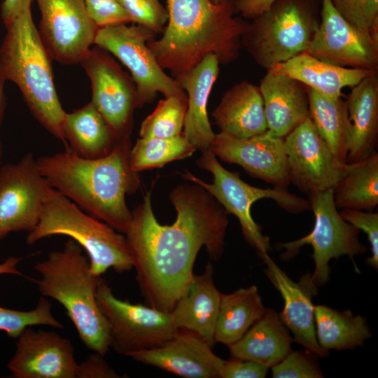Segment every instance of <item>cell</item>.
<instances>
[{"label": "cell", "instance_id": "1", "mask_svg": "<svg viewBox=\"0 0 378 378\" xmlns=\"http://www.w3.org/2000/svg\"><path fill=\"white\" fill-rule=\"evenodd\" d=\"M169 198L176 211L173 224L157 220L148 192L132 211L125 234L142 295L151 307L167 313L186 295L200 248L205 246L214 260L221 257L228 225L227 211L199 185H178Z\"/></svg>", "mask_w": 378, "mask_h": 378}, {"label": "cell", "instance_id": "2", "mask_svg": "<svg viewBox=\"0 0 378 378\" xmlns=\"http://www.w3.org/2000/svg\"><path fill=\"white\" fill-rule=\"evenodd\" d=\"M130 139L120 141L106 156L87 159L69 146L36 158L40 174L50 186L83 211L125 234L132 211L125 196L140 186L139 173L130 166Z\"/></svg>", "mask_w": 378, "mask_h": 378}, {"label": "cell", "instance_id": "3", "mask_svg": "<svg viewBox=\"0 0 378 378\" xmlns=\"http://www.w3.org/2000/svg\"><path fill=\"white\" fill-rule=\"evenodd\" d=\"M168 20L160 38L147 46L160 66L174 78L214 54L220 64L239 56L241 39L249 22L234 16L233 1L166 0Z\"/></svg>", "mask_w": 378, "mask_h": 378}, {"label": "cell", "instance_id": "4", "mask_svg": "<svg viewBox=\"0 0 378 378\" xmlns=\"http://www.w3.org/2000/svg\"><path fill=\"white\" fill-rule=\"evenodd\" d=\"M5 27L0 46V80L14 83L34 118L68 147L62 130L66 112L55 89L52 59L35 27L31 7Z\"/></svg>", "mask_w": 378, "mask_h": 378}, {"label": "cell", "instance_id": "5", "mask_svg": "<svg viewBox=\"0 0 378 378\" xmlns=\"http://www.w3.org/2000/svg\"><path fill=\"white\" fill-rule=\"evenodd\" d=\"M83 251L70 239L61 250L50 252L46 259L34 266L41 276L36 283L43 296L63 306L85 346L104 356L111 346V338L96 299L100 276L92 273L89 258Z\"/></svg>", "mask_w": 378, "mask_h": 378}, {"label": "cell", "instance_id": "6", "mask_svg": "<svg viewBox=\"0 0 378 378\" xmlns=\"http://www.w3.org/2000/svg\"><path fill=\"white\" fill-rule=\"evenodd\" d=\"M69 237L88 253L90 270L100 276L109 268L118 273L132 269L125 237L83 211L58 190H50L36 227L26 242L33 245L48 237Z\"/></svg>", "mask_w": 378, "mask_h": 378}, {"label": "cell", "instance_id": "7", "mask_svg": "<svg viewBox=\"0 0 378 378\" xmlns=\"http://www.w3.org/2000/svg\"><path fill=\"white\" fill-rule=\"evenodd\" d=\"M321 0H274L252 18L241 39L259 66L270 69L304 52L321 22Z\"/></svg>", "mask_w": 378, "mask_h": 378}, {"label": "cell", "instance_id": "8", "mask_svg": "<svg viewBox=\"0 0 378 378\" xmlns=\"http://www.w3.org/2000/svg\"><path fill=\"white\" fill-rule=\"evenodd\" d=\"M202 153L197 160L200 167L209 172L214 176L212 183H206L188 171L182 176L200 186L211 194L227 214L234 215L239 221L246 241L256 251L261 259L269 255L271 251L270 238L265 236L251 216V206L261 199H272L288 212L299 214L311 209L309 200L297 196L288 189L260 188L244 182L236 172L225 169L210 150Z\"/></svg>", "mask_w": 378, "mask_h": 378}, {"label": "cell", "instance_id": "9", "mask_svg": "<svg viewBox=\"0 0 378 378\" xmlns=\"http://www.w3.org/2000/svg\"><path fill=\"white\" fill-rule=\"evenodd\" d=\"M308 197L315 216L312 230L300 239L281 243L279 247L284 250L280 255L284 261L295 257L304 245L312 247L315 269L311 278L318 288L330 279V260L344 255L354 259L365 254L368 248L360 241L359 230L341 217L333 200L332 190Z\"/></svg>", "mask_w": 378, "mask_h": 378}, {"label": "cell", "instance_id": "10", "mask_svg": "<svg viewBox=\"0 0 378 378\" xmlns=\"http://www.w3.org/2000/svg\"><path fill=\"white\" fill-rule=\"evenodd\" d=\"M127 24L99 27L94 44L115 56L130 71L140 107L152 102L159 92L164 98L186 97L178 83L164 72L147 46L156 34L144 26Z\"/></svg>", "mask_w": 378, "mask_h": 378}, {"label": "cell", "instance_id": "11", "mask_svg": "<svg viewBox=\"0 0 378 378\" xmlns=\"http://www.w3.org/2000/svg\"><path fill=\"white\" fill-rule=\"evenodd\" d=\"M97 305L109 330L111 346L117 353L151 349L167 342L178 329L170 313L151 306L132 304L116 298L105 279L99 277Z\"/></svg>", "mask_w": 378, "mask_h": 378}, {"label": "cell", "instance_id": "12", "mask_svg": "<svg viewBox=\"0 0 378 378\" xmlns=\"http://www.w3.org/2000/svg\"><path fill=\"white\" fill-rule=\"evenodd\" d=\"M80 64L91 83V102L118 141L130 139L134 112L140 107L132 76L97 46L90 49Z\"/></svg>", "mask_w": 378, "mask_h": 378}, {"label": "cell", "instance_id": "13", "mask_svg": "<svg viewBox=\"0 0 378 378\" xmlns=\"http://www.w3.org/2000/svg\"><path fill=\"white\" fill-rule=\"evenodd\" d=\"M52 189L31 152L0 167V241L12 232L36 227Z\"/></svg>", "mask_w": 378, "mask_h": 378}, {"label": "cell", "instance_id": "14", "mask_svg": "<svg viewBox=\"0 0 378 378\" xmlns=\"http://www.w3.org/2000/svg\"><path fill=\"white\" fill-rule=\"evenodd\" d=\"M41 12L39 35L52 59L80 64L99 27L89 16L83 0H36Z\"/></svg>", "mask_w": 378, "mask_h": 378}, {"label": "cell", "instance_id": "15", "mask_svg": "<svg viewBox=\"0 0 378 378\" xmlns=\"http://www.w3.org/2000/svg\"><path fill=\"white\" fill-rule=\"evenodd\" d=\"M290 183L310 195L333 190L346 172L309 117L284 137Z\"/></svg>", "mask_w": 378, "mask_h": 378}, {"label": "cell", "instance_id": "16", "mask_svg": "<svg viewBox=\"0 0 378 378\" xmlns=\"http://www.w3.org/2000/svg\"><path fill=\"white\" fill-rule=\"evenodd\" d=\"M305 52L341 67L378 70V41L346 22L330 0H321L320 24Z\"/></svg>", "mask_w": 378, "mask_h": 378}, {"label": "cell", "instance_id": "17", "mask_svg": "<svg viewBox=\"0 0 378 378\" xmlns=\"http://www.w3.org/2000/svg\"><path fill=\"white\" fill-rule=\"evenodd\" d=\"M209 150L223 161L240 165L251 176L274 188L288 189L291 183L284 138L268 130L247 139L220 132Z\"/></svg>", "mask_w": 378, "mask_h": 378}, {"label": "cell", "instance_id": "18", "mask_svg": "<svg viewBox=\"0 0 378 378\" xmlns=\"http://www.w3.org/2000/svg\"><path fill=\"white\" fill-rule=\"evenodd\" d=\"M7 364L15 378H76L78 363L69 340L55 331L26 328Z\"/></svg>", "mask_w": 378, "mask_h": 378}, {"label": "cell", "instance_id": "19", "mask_svg": "<svg viewBox=\"0 0 378 378\" xmlns=\"http://www.w3.org/2000/svg\"><path fill=\"white\" fill-rule=\"evenodd\" d=\"M127 356L188 378L220 377L224 362L200 335L184 328H178L162 346Z\"/></svg>", "mask_w": 378, "mask_h": 378}, {"label": "cell", "instance_id": "20", "mask_svg": "<svg viewBox=\"0 0 378 378\" xmlns=\"http://www.w3.org/2000/svg\"><path fill=\"white\" fill-rule=\"evenodd\" d=\"M267 267L265 274L279 291L284 305L279 316L293 335V340L317 357L324 358L327 351L319 345L316 335L314 305L312 298L318 290L310 273L295 282L281 270L269 255L262 259Z\"/></svg>", "mask_w": 378, "mask_h": 378}, {"label": "cell", "instance_id": "21", "mask_svg": "<svg viewBox=\"0 0 378 378\" xmlns=\"http://www.w3.org/2000/svg\"><path fill=\"white\" fill-rule=\"evenodd\" d=\"M219 64L214 54H208L193 68L174 78L188 98L183 133L202 152L210 149L216 135L208 118L207 104Z\"/></svg>", "mask_w": 378, "mask_h": 378}, {"label": "cell", "instance_id": "22", "mask_svg": "<svg viewBox=\"0 0 378 378\" xmlns=\"http://www.w3.org/2000/svg\"><path fill=\"white\" fill-rule=\"evenodd\" d=\"M268 130L284 138L309 117L308 88L288 76L267 71L259 86Z\"/></svg>", "mask_w": 378, "mask_h": 378}, {"label": "cell", "instance_id": "23", "mask_svg": "<svg viewBox=\"0 0 378 378\" xmlns=\"http://www.w3.org/2000/svg\"><path fill=\"white\" fill-rule=\"evenodd\" d=\"M212 117L220 132L239 138H250L268 130L260 88L247 80L224 92Z\"/></svg>", "mask_w": 378, "mask_h": 378}, {"label": "cell", "instance_id": "24", "mask_svg": "<svg viewBox=\"0 0 378 378\" xmlns=\"http://www.w3.org/2000/svg\"><path fill=\"white\" fill-rule=\"evenodd\" d=\"M213 265L209 262L200 275L192 277L186 295L171 314L178 328L191 330L212 347L221 293L213 279Z\"/></svg>", "mask_w": 378, "mask_h": 378}, {"label": "cell", "instance_id": "25", "mask_svg": "<svg viewBox=\"0 0 378 378\" xmlns=\"http://www.w3.org/2000/svg\"><path fill=\"white\" fill-rule=\"evenodd\" d=\"M351 123L346 163L363 160L376 151L378 141V74L352 87L346 100Z\"/></svg>", "mask_w": 378, "mask_h": 378}, {"label": "cell", "instance_id": "26", "mask_svg": "<svg viewBox=\"0 0 378 378\" xmlns=\"http://www.w3.org/2000/svg\"><path fill=\"white\" fill-rule=\"evenodd\" d=\"M267 71L291 77L308 88L331 98L342 97L343 88H352L364 78L377 72L335 66L305 52Z\"/></svg>", "mask_w": 378, "mask_h": 378}, {"label": "cell", "instance_id": "27", "mask_svg": "<svg viewBox=\"0 0 378 378\" xmlns=\"http://www.w3.org/2000/svg\"><path fill=\"white\" fill-rule=\"evenodd\" d=\"M293 341L279 314L269 308L228 347L233 358L251 360L272 368L292 351Z\"/></svg>", "mask_w": 378, "mask_h": 378}, {"label": "cell", "instance_id": "28", "mask_svg": "<svg viewBox=\"0 0 378 378\" xmlns=\"http://www.w3.org/2000/svg\"><path fill=\"white\" fill-rule=\"evenodd\" d=\"M62 130L69 148L87 159L106 156L120 141L92 102L71 113L66 112Z\"/></svg>", "mask_w": 378, "mask_h": 378}, {"label": "cell", "instance_id": "29", "mask_svg": "<svg viewBox=\"0 0 378 378\" xmlns=\"http://www.w3.org/2000/svg\"><path fill=\"white\" fill-rule=\"evenodd\" d=\"M255 285L221 294L214 340L227 346L239 340L265 312Z\"/></svg>", "mask_w": 378, "mask_h": 378}, {"label": "cell", "instance_id": "30", "mask_svg": "<svg viewBox=\"0 0 378 378\" xmlns=\"http://www.w3.org/2000/svg\"><path fill=\"white\" fill-rule=\"evenodd\" d=\"M309 118L335 158L346 163L351 138V123L346 101L328 97L308 88Z\"/></svg>", "mask_w": 378, "mask_h": 378}, {"label": "cell", "instance_id": "31", "mask_svg": "<svg viewBox=\"0 0 378 378\" xmlns=\"http://www.w3.org/2000/svg\"><path fill=\"white\" fill-rule=\"evenodd\" d=\"M317 341L324 350H346L363 346L372 337L366 319L350 310L339 312L325 305L314 306Z\"/></svg>", "mask_w": 378, "mask_h": 378}, {"label": "cell", "instance_id": "32", "mask_svg": "<svg viewBox=\"0 0 378 378\" xmlns=\"http://www.w3.org/2000/svg\"><path fill=\"white\" fill-rule=\"evenodd\" d=\"M337 209L371 211L378 205V153L346 164L344 176L332 190Z\"/></svg>", "mask_w": 378, "mask_h": 378}, {"label": "cell", "instance_id": "33", "mask_svg": "<svg viewBox=\"0 0 378 378\" xmlns=\"http://www.w3.org/2000/svg\"><path fill=\"white\" fill-rule=\"evenodd\" d=\"M197 150L180 134L167 139L140 138L131 148L130 160L133 171L162 167L170 162L191 156Z\"/></svg>", "mask_w": 378, "mask_h": 378}, {"label": "cell", "instance_id": "34", "mask_svg": "<svg viewBox=\"0 0 378 378\" xmlns=\"http://www.w3.org/2000/svg\"><path fill=\"white\" fill-rule=\"evenodd\" d=\"M187 104V97L160 100L155 110L143 120L140 137L167 139L182 133Z\"/></svg>", "mask_w": 378, "mask_h": 378}, {"label": "cell", "instance_id": "35", "mask_svg": "<svg viewBox=\"0 0 378 378\" xmlns=\"http://www.w3.org/2000/svg\"><path fill=\"white\" fill-rule=\"evenodd\" d=\"M51 308V304L43 297L40 298L34 309L28 311L0 306V330L17 339L29 326L44 325L63 328V324L52 315Z\"/></svg>", "mask_w": 378, "mask_h": 378}, {"label": "cell", "instance_id": "36", "mask_svg": "<svg viewBox=\"0 0 378 378\" xmlns=\"http://www.w3.org/2000/svg\"><path fill=\"white\" fill-rule=\"evenodd\" d=\"M330 1L350 25L378 41V0Z\"/></svg>", "mask_w": 378, "mask_h": 378}, {"label": "cell", "instance_id": "37", "mask_svg": "<svg viewBox=\"0 0 378 378\" xmlns=\"http://www.w3.org/2000/svg\"><path fill=\"white\" fill-rule=\"evenodd\" d=\"M132 23L148 28L155 34L163 31L168 20L167 8L159 0H118Z\"/></svg>", "mask_w": 378, "mask_h": 378}, {"label": "cell", "instance_id": "38", "mask_svg": "<svg viewBox=\"0 0 378 378\" xmlns=\"http://www.w3.org/2000/svg\"><path fill=\"white\" fill-rule=\"evenodd\" d=\"M314 354L307 351H290L272 367L274 378H321L323 374Z\"/></svg>", "mask_w": 378, "mask_h": 378}, {"label": "cell", "instance_id": "39", "mask_svg": "<svg viewBox=\"0 0 378 378\" xmlns=\"http://www.w3.org/2000/svg\"><path fill=\"white\" fill-rule=\"evenodd\" d=\"M341 217L358 230L366 233L371 246L372 256L366 260L371 267L378 269V213L362 210L342 209Z\"/></svg>", "mask_w": 378, "mask_h": 378}, {"label": "cell", "instance_id": "40", "mask_svg": "<svg viewBox=\"0 0 378 378\" xmlns=\"http://www.w3.org/2000/svg\"><path fill=\"white\" fill-rule=\"evenodd\" d=\"M90 18L99 27L132 22L118 0H83Z\"/></svg>", "mask_w": 378, "mask_h": 378}, {"label": "cell", "instance_id": "41", "mask_svg": "<svg viewBox=\"0 0 378 378\" xmlns=\"http://www.w3.org/2000/svg\"><path fill=\"white\" fill-rule=\"evenodd\" d=\"M270 368L251 360L232 358L223 363L220 377L264 378Z\"/></svg>", "mask_w": 378, "mask_h": 378}, {"label": "cell", "instance_id": "42", "mask_svg": "<svg viewBox=\"0 0 378 378\" xmlns=\"http://www.w3.org/2000/svg\"><path fill=\"white\" fill-rule=\"evenodd\" d=\"M121 377L97 352L90 354L78 363L76 378H118Z\"/></svg>", "mask_w": 378, "mask_h": 378}, {"label": "cell", "instance_id": "43", "mask_svg": "<svg viewBox=\"0 0 378 378\" xmlns=\"http://www.w3.org/2000/svg\"><path fill=\"white\" fill-rule=\"evenodd\" d=\"M274 0H234L233 7L235 13L245 18L252 19L266 10Z\"/></svg>", "mask_w": 378, "mask_h": 378}, {"label": "cell", "instance_id": "44", "mask_svg": "<svg viewBox=\"0 0 378 378\" xmlns=\"http://www.w3.org/2000/svg\"><path fill=\"white\" fill-rule=\"evenodd\" d=\"M34 0H3L1 18L4 26L17 18L26 8L31 7Z\"/></svg>", "mask_w": 378, "mask_h": 378}, {"label": "cell", "instance_id": "45", "mask_svg": "<svg viewBox=\"0 0 378 378\" xmlns=\"http://www.w3.org/2000/svg\"><path fill=\"white\" fill-rule=\"evenodd\" d=\"M22 260V258L15 256L6 258L4 262L0 263V275L13 274L18 276H23L17 267L18 263Z\"/></svg>", "mask_w": 378, "mask_h": 378}, {"label": "cell", "instance_id": "46", "mask_svg": "<svg viewBox=\"0 0 378 378\" xmlns=\"http://www.w3.org/2000/svg\"><path fill=\"white\" fill-rule=\"evenodd\" d=\"M4 83L0 80V127L3 121V118L6 106V99L4 90ZM3 146L0 138V167L3 164Z\"/></svg>", "mask_w": 378, "mask_h": 378}, {"label": "cell", "instance_id": "47", "mask_svg": "<svg viewBox=\"0 0 378 378\" xmlns=\"http://www.w3.org/2000/svg\"><path fill=\"white\" fill-rule=\"evenodd\" d=\"M213 2L218 4L222 2H227V1H234V0H211Z\"/></svg>", "mask_w": 378, "mask_h": 378}]
</instances>
